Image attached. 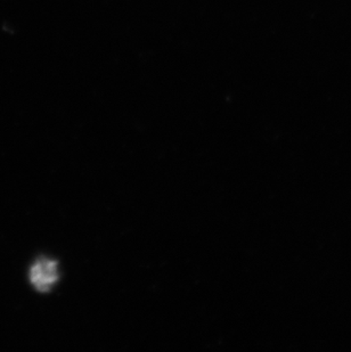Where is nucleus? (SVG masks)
<instances>
[{"mask_svg": "<svg viewBox=\"0 0 351 352\" xmlns=\"http://www.w3.org/2000/svg\"><path fill=\"white\" fill-rule=\"evenodd\" d=\"M60 278L56 261L50 259L38 260L31 267L30 282L39 292L46 293L53 289Z\"/></svg>", "mask_w": 351, "mask_h": 352, "instance_id": "1", "label": "nucleus"}]
</instances>
